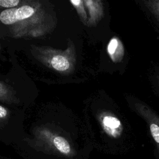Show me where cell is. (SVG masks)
Instances as JSON below:
<instances>
[{
  "label": "cell",
  "mask_w": 159,
  "mask_h": 159,
  "mask_svg": "<svg viewBox=\"0 0 159 159\" xmlns=\"http://www.w3.org/2000/svg\"><path fill=\"white\" fill-rule=\"evenodd\" d=\"M107 51L111 58L115 61H119L123 56V47L116 38L111 40L107 47Z\"/></svg>",
  "instance_id": "obj_7"
},
{
  "label": "cell",
  "mask_w": 159,
  "mask_h": 159,
  "mask_svg": "<svg viewBox=\"0 0 159 159\" xmlns=\"http://www.w3.org/2000/svg\"><path fill=\"white\" fill-rule=\"evenodd\" d=\"M70 2L72 4L73 7L75 8L81 20L85 25H88V17L87 12L84 8V4L83 1L76 0V1H70Z\"/></svg>",
  "instance_id": "obj_9"
},
{
  "label": "cell",
  "mask_w": 159,
  "mask_h": 159,
  "mask_svg": "<svg viewBox=\"0 0 159 159\" xmlns=\"http://www.w3.org/2000/svg\"><path fill=\"white\" fill-rule=\"evenodd\" d=\"M84 4L89 12L88 26H93L98 23L103 14L102 5L100 1L86 0Z\"/></svg>",
  "instance_id": "obj_6"
},
{
  "label": "cell",
  "mask_w": 159,
  "mask_h": 159,
  "mask_svg": "<svg viewBox=\"0 0 159 159\" xmlns=\"http://www.w3.org/2000/svg\"><path fill=\"white\" fill-rule=\"evenodd\" d=\"M8 111L7 109L0 105V119H4L7 117Z\"/></svg>",
  "instance_id": "obj_12"
},
{
  "label": "cell",
  "mask_w": 159,
  "mask_h": 159,
  "mask_svg": "<svg viewBox=\"0 0 159 159\" xmlns=\"http://www.w3.org/2000/svg\"><path fill=\"white\" fill-rule=\"evenodd\" d=\"M36 139L43 150L53 155L71 158L76 155L75 150L64 137L48 129H39L36 132Z\"/></svg>",
  "instance_id": "obj_3"
},
{
  "label": "cell",
  "mask_w": 159,
  "mask_h": 159,
  "mask_svg": "<svg viewBox=\"0 0 159 159\" xmlns=\"http://www.w3.org/2000/svg\"><path fill=\"white\" fill-rule=\"evenodd\" d=\"M34 56L48 67L61 73L69 74L75 68L76 53L73 43L69 44L65 50H56L48 47H35Z\"/></svg>",
  "instance_id": "obj_2"
},
{
  "label": "cell",
  "mask_w": 159,
  "mask_h": 159,
  "mask_svg": "<svg viewBox=\"0 0 159 159\" xmlns=\"http://www.w3.org/2000/svg\"><path fill=\"white\" fill-rule=\"evenodd\" d=\"M158 79H159V75H158Z\"/></svg>",
  "instance_id": "obj_13"
},
{
  "label": "cell",
  "mask_w": 159,
  "mask_h": 159,
  "mask_svg": "<svg viewBox=\"0 0 159 159\" xmlns=\"http://www.w3.org/2000/svg\"><path fill=\"white\" fill-rule=\"evenodd\" d=\"M143 4L159 22V0L143 1Z\"/></svg>",
  "instance_id": "obj_10"
},
{
  "label": "cell",
  "mask_w": 159,
  "mask_h": 159,
  "mask_svg": "<svg viewBox=\"0 0 159 159\" xmlns=\"http://www.w3.org/2000/svg\"><path fill=\"white\" fill-rule=\"evenodd\" d=\"M135 111L147 122L150 134L156 144L159 153V117L147 106L137 102L134 104Z\"/></svg>",
  "instance_id": "obj_4"
},
{
  "label": "cell",
  "mask_w": 159,
  "mask_h": 159,
  "mask_svg": "<svg viewBox=\"0 0 159 159\" xmlns=\"http://www.w3.org/2000/svg\"><path fill=\"white\" fill-rule=\"evenodd\" d=\"M35 3V2H34ZM28 1L17 7L3 9L0 11V22L4 25L14 30V36L24 35L27 30H32L40 32L45 25V14L37 2Z\"/></svg>",
  "instance_id": "obj_1"
},
{
  "label": "cell",
  "mask_w": 159,
  "mask_h": 159,
  "mask_svg": "<svg viewBox=\"0 0 159 159\" xmlns=\"http://www.w3.org/2000/svg\"><path fill=\"white\" fill-rule=\"evenodd\" d=\"M101 127L105 133L114 139L119 137L123 131L120 120L113 114H104L100 117Z\"/></svg>",
  "instance_id": "obj_5"
},
{
  "label": "cell",
  "mask_w": 159,
  "mask_h": 159,
  "mask_svg": "<svg viewBox=\"0 0 159 159\" xmlns=\"http://www.w3.org/2000/svg\"><path fill=\"white\" fill-rule=\"evenodd\" d=\"M28 1H20V0H0V9H11L20 6V4H24Z\"/></svg>",
  "instance_id": "obj_11"
},
{
  "label": "cell",
  "mask_w": 159,
  "mask_h": 159,
  "mask_svg": "<svg viewBox=\"0 0 159 159\" xmlns=\"http://www.w3.org/2000/svg\"><path fill=\"white\" fill-rule=\"evenodd\" d=\"M0 101L9 103H16L17 102L12 89L2 82H0Z\"/></svg>",
  "instance_id": "obj_8"
}]
</instances>
